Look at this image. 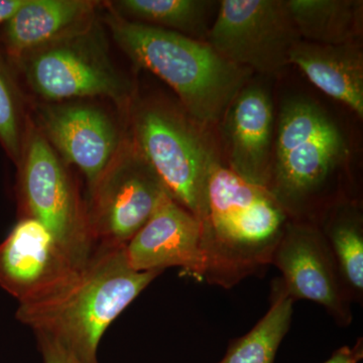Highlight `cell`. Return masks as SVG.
<instances>
[{"label":"cell","instance_id":"cell-12","mask_svg":"<svg viewBox=\"0 0 363 363\" xmlns=\"http://www.w3.org/2000/svg\"><path fill=\"white\" fill-rule=\"evenodd\" d=\"M124 250L135 271L162 272L179 267L183 274L203 281L201 225L168 191Z\"/></svg>","mask_w":363,"mask_h":363},{"label":"cell","instance_id":"cell-13","mask_svg":"<svg viewBox=\"0 0 363 363\" xmlns=\"http://www.w3.org/2000/svg\"><path fill=\"white\" fill-rule=\"evenodd\" d=\"M45 140L77 167L89 188L121 150L116 128L104 111L85 105H51L40 111Z\"/></svg>","mask_w":363,"mask_h":363},{"label":"cell","instance_id":"cell-21","mask_svg":"<svg viewBox=\"0 0 363 363\" xmlns=\"http://www.w3.org/2000/svg\"><path fill=\"white\" fill-rule=\"evenodd\" d=\"M26 128L18 86L0 59V145L16 164L23 154Z\"/></svg>","mask_w":363,"mask_h":363},{"label":"cell","instance_id":"cell-20","mask_svg":"<svg viewBox=\"0 0 363 363\" xmlns=\"http://www.w3.org/2000/svg\"><path fill=\"white\" fill-rule=\"evenodd\" d=\"M213 1L205 0H121L119 11L133 21L207 42Z\"/></svg>","mask_w":363,"mask_h":363},{"label":"cell","instance_id":"cell-2","mask_svg":"<svg viewBox=\"0 0 363 363\" xmlns=\"http://www.w3.org/2000/svg\"><path fill=\"white\" fill-rule=\"evenodd\" d=\"M161 274L135 271L124 247L99 245L68 285L18 305L16 317L35 335L55 339L86 363H99L105 331Z\"/></svg>","mask_w":363,"mask_h":363},{"label":"cell","instance_id":"cell-8","mask_svg":"<svg viewBox=\"0 0 363 363\" xmlns=\"http://www.w3.org/2000/svg\"><path fill=\"white\" fill-rule=\"evenodd\" d=\"M167 189L135 145L121 149L96 183L86 205L97 245L125 247L149 220Z\"/></svg>","mask_w":363,"mask_h":363},{"label":"cell","instance_id":"cell-18","mask_svg":"<svg viewBox=\"0 0 363 363\" xmlns=\"http://www.w3.org/2000/svg\"><path fill=\"white\" fill-rule=\"evenodd\" d=\"M301 39L319 45L357 43L363 30L362 0H286Z\"/></svg>","mask_w":363,"mask_h":363},{"label":"cell","instance_id":"cell-22","mask_svg":"<svg viewBox=\"0 0 363 363\" xmlns=\"http://www.w3.org/2000/svg\"><path fill=\"white\" fill-rule=\"evenodd\" d=\"M40 355L44 363H86L75 353L55 339L35 335Z\"/></svg>","mask_w":363,"mask_h":363},{"label":"cell","instance_id":"cell-11","mask_svg":"<svg viewBox=\"0 0 363 363\" xmlns=\"http://www.w3.org/2000/svg\"><path fill=\"white\" fill-rule=\"evenodd\" d=\"M81 267L35 219L21 217L0 242V286L18 305L58 292Z\"/></svg>","mask_w":363,"mask_h":363},{"label":"cell","instance_id":"cell-17","mask_svg":"<svg viewBox=\"0 0 363 363\" xmlns=\"http://www.w3.org/2000/svg\"><path fill=\"white\" fill-rule=\"evenodd\" d=\"M337 264L351 303L363 300V215L357 200L345 198L316 222Z\"/></svg>","mask_w":363,"mask_h":363},{"label":"cell","instance_id":"cell-1","mask_svg":"<svg viewBox=\"0 0 363 363\" xmlns=\"http://www.w3.org/2000/svg\"><path fill=\"white\" fill-rule=\"evenodd\" d=\"M198 220L203 281L228 290L271 266L290 218L267 189L216 161L208 174Z\"/></svg>","mask_w":363,"mask_h":363},{"label":"cell","instance_id":"cell-5","mask_svg":"<svg viewBox=\"0 0 363 363\" xmlns=\"http://www.w3.org/2000/svg\"><path fill=\"white\" fill-rule=\"evenodd\" d=\"M18 166L21 217L44 224L82 269L96 248L87 209L54 147L39 131L30 128L25 135Z\"/></svg>","mask_w":363,"mask_h":363},{"label":"cell","instance_id":"cell-3","mask_svg":"<svg viewBox=\"0 0 363 363\" xmlns=\"http://www.w3.org/2000/svg\"><path fill=\"white\" fill-rule=\"evenodd\" d=\"M107 23L131 61L173 88L189 116L200 125L223 119L253 73L227 61L204 40L126 20L119 14H112Z\"/></svg>","mask_w":363,"mask_h":363},{"label":"cell","instance_id":"cell-14","mask_svg":"<svg viewBox=\"0 0 363 363\" xmlns=\"http://www.w3.org/2000/svg\"><path fill=\"white\" fill-rule=\"evenodd\" d=\"M228 168L267 189L272 164L274 107L262 86H245L224 114Z\"/></svg>","mask_w":363,"mask_h":363},{"label":"cell","instance_id":"cell-24","mask_svg":"<svg viewBox=\"0 0 363 363\" xmlns=\"http://www.w3.org/2000/svg\"><path fill=\"white\" fill-rule=\"evenodd\" d=\"M25 1L26 0H0V28L20 9Z\"/></svg>","mask_w":363,"mask_h":363},{"label":"cell","instance_id":"cell-16","mask_svg":"<svg viewBox=\"0 0 363 363\" xmlns=\"http://www.w3.org/2000/svg\"><path fill=\"white\" fill-rule=\"evenodd\" d=\"M94 4L85 0H26L4 23L1 40L14 62L74 33L93 13Z\"/></svg>","mask_w":363,"mask_h":363},{"label":"cell","instance_id":"cell-23","mask_svg":"<svg viewBox=\"0 0 363 363\" xmlns=\"http://www.w3.org/2000/svg\"><path fill=\"white\" fill-rule=\"evenodd\" d=\"M362 358L363 339L360 337L352 347L346 345L334 351L331 357L323 363H358Z\"/></svg>","mask_w":363,"mask_h":363},{"label":"cell","instance_id":"cell-4","mask_svg":"<svg viewBox=\"0 0 363 363\" xmlns=\"http://www.w3.org/2000/svg\"><path fill=\"white\" fill-rule=\"evenodd\" d=\"M346 152L342 133L320 105L290 100L279 114L267 191L289 218L316 223L328 208L348 198L338 179Z\"/></svg>","mask_w":363,"mask_h":363},{"label":"cell","instance_id":"cell-7","mask_svg":"<svg viewBox=\"0 0 363 363\" xmlns=\"http://www.w3.org/2000/svg\"><path fill=\"white\" fill-rule=\"evenodd\" d=\"M301 40L286 0H223L207 37L227 61L262 74L290 65Z\"/></svg>","mask_w":363,"mask_h":363},{"label":"cell","instance_id":"cell-19","mask_svg":"<svg viewBox=\"0 0 363 363\" xmlns=\"http://www.w3.org/2000/svg\"><path fill=\"white\" fill-rule=\"evenodd\" d=\"M293 300L281 279L272 285L271 306L248 333L233 340L218 363H274L281 341L292 323Z\"/></svg>","mask_w":363,"mask_h":363},{"label":"cell","instance_id":"cell-9","mask_svg":"<svg viewBox=\"0 0 363 363\" xmlns=\"http://www.w3.org/2000/svg\"><path fill=\"white\" fill-rule=\"evenodd\" d=\"M26 81L47 100L104 96L124 102L125 85L96 40L74 32L16 61Z\"/></svg>","mask_w":363,"mask_h":363},{"label":"cell","instance_id":"cell-15","mask_svg":"<svg viewBox=\"0 0 363 363\" xmlns=\"http://www.w3.org/2000/svg\"><path fill=\"white\" fill-rule=\"evenodd\" d=\"M322 92L363 117V52L357 43L319 45L301 40L290 56Z\"/></svg>","mask_w":363,"mask_h":363},{"label":"cell","instance_id":"cell-10","mask_svg":"<svg viewBox=\"0 0 363 363\" xmlns=\"http://www.w3.org/2000/svg\"><path fill=\"white\" fill-rule=\"evenodd\" d=\"M272 264L281 272V281L294 301L309 300L322 306L336 323L353 321L337 264L315 222L290 220L279 240Z\"/></svg>","mask_w":363,"mask_h":363},{"label":"cell","instance_id":"cell-6","mask_svg":"<svg viewBox=\"0 0 363 363\" xmlns=\"http://www.w3.org/2000/svg\"><path fill=\"white\" fill-rule=\"evenodd\" d=\"M136 149L169 195L199 219L208 174L218 160L190 119L162 104H147L133 119Z\"/></svg>","mask_w":363,"mask_h":363}]
</instances>
